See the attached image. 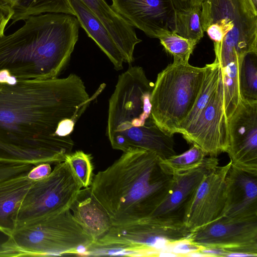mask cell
I'll list each match as a JSON object with an SVG mask.
<instances>
[{"mask_svg": "<svg viewBox=\"0 0 257 257\" xmlns=\"http://www.w3.org/2000/svg\"><path fill=\"white\" fill-rule=\"evenodd\" d=\"M173 174L156 154L135 149L92 179L90 188L112 225L149 218L170 192Z\"/></svg>", "mask_w": 257, "mask_h": 257, "instance_id": "obj_2", "label": "cell"}, {"mask_svg": "<svg viewBox=\"0 0 257 257\" xmlns=\"http://www.w3.org/2000/svg\"><path fill=\"white\" fill-rule=\"evenodd\" d=\"M34 166L28 164H0V182L27 174Z\"/></svg>", "mask_w": 257, "mask_h": 257, "instance_id": "obj_29", "label": "cell"}, {"mask_svg": "<svg viewBox=\"0 0 257 257\" xmlns=\"http://www.w3.org/2000/svg\"><path fill=\"white\" fill-rule=\"evenodd\" d=\"M217 59L221 67L224 105L228 119L232 116L241 100L239 85V69L243 59L235 56Z\"/></svg>", "mask_w": 257, "mask_h": 257, "instance_id": "obj_22", "label": "cell"}, {"mask_svg": "<svg viewBox=\"0 0 257 257\" xmlns=\"http://www.w3.org/2000/svg\"><path fill=\"white\" fill-rule=\"evenodd\" d=\"M231 165L257 174V100L241 99L228 120Z\"/></svg>", "mask_w": 257, "mask_h": 257, "instance_id": "obj_13", "label": "cell"}, {"mask_svg": "<svg viewBox=\"0 0 257 257\" xmlns=\"http://www.w3.org/2000/svg\"><path fill=\"white\" fill-rule=\"evenodd\" d=\"M82 188L66 162L57 163L48 176L30 186L19 208L16 228L69 209Z\"/></svg>", "mask_w": 257, "mask_h": 257, "instance_id": "obj_9", "label": "cell"}, {"mask_svg": "<svg viewBox=\"0 0 257 257\" xmlns=\"http://www.w3.org/2000/svg\"><path fill=\"white\" fill-rule=\"evenodd\" d=\"M206 156L200 147L196 144H192V146L183 153L162 160V162L174 174L190 171L199 167L204 161Z\"/></svg>", "mask_w": 257, "mask_h": 257, "instance_id": "obj_27", "label": "cell"}, {"mask_svg": "<svg viewBox=\"0 0 257 257\" xmlns=\"http://www.w3.org/2000/svg\"><path fill=\"white\" fill-rule=\"evenodd\" d=\"M24 21L15 32L0 37V71L19 80L57 78L78 41L77 19L46 13Z\"/></svg>", "mask_w": 257, "mask_h": 257, "instance_id": "obj_3", "label": "cell"}, {"mask_svg": "<svg viewBox=\"0 0 257 257\" xmlns=\"http://www.w3.org/2000/svg\"><path fill=\"white\" fill-rule=\"evenodd\" d=\"M190 4L193 6H200L201 5V3L202 0H189Z\"/></svg>", "mask_w": 257, "mask_h": 257, "instance_id": "obj_33", "label": "cell"}, {"mask_svg": "<svg viewBox=\"0 0 257 257\" xmlns=\"http://www.w3.org/2000/svg\"><path fill=\"white\" fill-rule=\"evenodd\" d=\"M186 226L171 227L149 218L127 224L112 225L87 249L85 256L121 255L158 256L172 243L188 238Z\"/></svg>", "mask_w": 257, "mask_h": 257, "instance_id": "obj_8", "label": "cell"}, {"mask_svg": "<svg viewBox=\"0 0 257 257\" xmlns=\"http://www.w3.org/2000/svg\"><path fill=\"white\" fill-rule=\"evenodd\" d=\"M157 38L165 51L173 57V60L189 62L191 55L197 44L184 38L169 29H163L157 34Z\"/></svg>", "mask_w": 257, "mask_h": 257, "instance_id": "obj_25", "label": "cell"}, {"mask_svg": "<svg viewBox=\"0 0 257 257\" xmlns=\"http://www.w3.org/2000/svg\"><path fill=\"white\" fill-rule=\"evenodd\" d=\"M100 93L90 96L75 74L0 83V164L64 161L76 123Z\"/></svg>", "mask_w": 257, "mask_h": 257, "instance_id": "obj_1", "label": "cell"}, {"mask_svg": "<svg viewBox=\"0 0 257 257\" xmlns=\"http://www.w3.org/2000/svg\"><path fill=\"white\" fill-rule=\"evenodd\" d=\"M94 242L70 209L17 227L0 246V256H85Z\"/></svg>", "mask_w": 257, "mask_h": 257, "instance_id": "obj_5", "label": "cell"}, {"mask_svg": "<svg viewBox=\"0 0 257 257\" xmlns=\"http://www.w3.org/2000/svg\"><path fill=\"white\" fill-rule=\"evenodd\" d=\"M239 85L241 99L257 100V53L243 57L239 69Z\"/></svg>", "mask_w": 257, "mask_h": 257, "instance_id": "obj_26", "label": "cell"}, {"mask_svg": "<svg viewBox=\"0 0 257 257\" xmlns=\"http://www.w3.org/2000/svg\"><path fill=\"white\" fill-rule=\"evenodd\" d=\"M12 14L0 5V37L5 35L6 27L12 17Z\"/></svg>", "mask_w": 257, "mask_h": 257, "instance_id": "obj_32", "label": "cell"}, {"mask_svg": "<svg viewBox=\"0 0 257 257\" xmlns=\"http://www.w3.org/2000/svg\"><path fill=\"white\" fill-rule=\"evenodd\" d=\"M0 5L12 13V24L46 13L75 16L68 0H0Z\"/></svg>", "mask_w": 257, "mask_h": 257, "instance_id": "obj_21", "label": "cell"}, {"mask_svg": "<svg viewBox=\"0 0 257 257\" xmlns=\"http://www.w3.org/2000/svg\"><path fill=\"white\" fill-rule=\"evenodd\" d=\"M174 6V16L171 31L198 44L204 32L201 23V7L190 3Z\"/></svg>", "mask_w": 257, "mask_h": 257, "instance_id": "obj_23", "label": "cell"}, {"mask_svg": "<svg viewBox=\"0 0 257 257\" xmlns=\"http://www.w3.org/2000/svg\"><path fill=\"white\" fill-rule=\"evenodd\" d=\"M221 216L238 221H257V174L231 165Z\"/></svg>", "mask_w": 257, "mask_h": 257, "instance_id": "obj_16", "label": "cell"}, {"mask_svg": "<svg viewBox=\"0 0 257 257\" xmlns=\"http://www.w3.org/2000/svg\"><path fill=\"white\" fill-rule=\"evenodd\" d=\"M68 1L80 26L108 57L114 68L122 69V56L101 21L81 0Z\"/></svg>", "mask_w": 257, "mask_h": 257, "instance_id": "obj_19", "label": "cell"}, {"mask_svg": "<svg viewBox=\"0 0 257 257\" xmlns=\"http://www.w3.org/2000/svg\"><path fill=\"white\" fill-rule=\"evenodd\" d=\"M111 9L133 27L147 36L157 38L163 29L172 30L174 6L173 0H111Z\"/></svg>", "mask_w": 257, "mask_h": 257, "instance_id": "obj_15", "label": "cell"}, {"mask_svg": "<svg viewBox=\"0 0 257 257\" xmlns=\"http://www.w3.org/2000/svg\"><path fill=\"white\" fill-rule=\"evenodd\" d=\"M203 247L191 242L188 238L172 243L165 251H170L177 256H187L191 253L201 250Z\"/></svg>", "mask_w": 257, "mask_h": 257, "instance_id": "obj_30", "label": "cell"}, {"mask_svg": "<svg viewBox=\"0 0 257 257\" xmlns=\"http://www.w3.org/2000/svg\"><path fill=\"white\" fill-rule=\"evenodd\" d=\"M253 3L254 4L255 6H256L257 5V0H252Z\"/></svg>", "mask_w": 257, "mask_h": 257, "instance_id": "obj_34", "label": "cell"}, {"mask_svg": "<svg viewBox=\"0 0 257 257\" xmlns=\"http://www.w3.org/2000/svg\"><path fill=\"white\" fill-rule=\"evenodd\" d=\"M69 209L94 241L104 235L112 225L106 211L92 194L90 187L80 190Z\"/></svg>", "mask_w": 257, "mask_h": 257, "instance_id": "obj_18", "label": "cell"}, {"mask_svg": "<svg viewBox=\"0 0 257 257\" xmlns=\"http://www.w3.org/2000/svg\"><path fill=\"white\" fill-rule=\"evenodd\" d=\"M153 86L140 66H130L119 76L109 100L106 135L114 149H143L165 160L176 155L175 143L152 121Z\"/></svg>", "mask_w": 257, "mask_h": 257, "instance_id": "obj_4", "label": "cell"}, {"mask_svg": "<svg viewBox=\"0 0 257 257\" xmlns=\"http://www.w3.org/2000/svg\"><path fill=\"white\" fill-rule=\"evenodd\" d=\"M231 165L230 161L218 165L200 183L185 223L191 231L221 217L225 202L226 177Z\"/></svg>", "mask_w": 257, "mask_h": 257, "instance_id": "obj_14", "label": "cell"}, {"mask_svg": "<svg viewBox=\"0 0 257 257\" xmlns=\"http://www.w3.org/2000/svg\"><path fill=\"white\" fill-rule=\"evenodd\" d=\"M201 8L202 28L213 41L216 57L257 53V7L252 0H202Z\"/></svg>", "mask_w": 257, "mask_h": 257, "instance_id": "obj_6", "label": "cell"}, {"mask_svg": "<svg viewBox=\"0 0 257 257\" xmlns=\"http://www.w3.org/2000/svg\"><path fill=\"white\" fill-rule=\"evenodd\" d=\"M101 21L120 51L124 62L131 64L137 44L142 42L134 27L113 10L105 0H81Z\"/></svg>", "mask_w": 257, "mask_h": 257, "instance_id": "obj_17", "label": "cell"}, {"mask_svg": "<svg viewBox=\"0 0 257 257\" xmlns=\"http://www.w3.org/2000/svg\"><path fill=\"white\" fill-rule=\"evenodd\" d=\"M188 238L203 248L244 256H257V221H238L221 216L191 231Z\"/></svg>", "mask_w": 257, "mask_h": 257, "instance_id": "obj_10", "label": "cell"}, {"mask_svg": "<svg viewBox=\"0 0 257 257\" xmlns=\"http://www.w3.org/2000/svg\"><path fill=\"white\" fill-rule=\"evenodd\" d=\"M218 165L216 157H205L199 167L173 174L171 189L159 206L147 218L163 225L185 226L187 214L197 188L204 176Z\"/></svg>", "mask_w": 257, "mask_h": 257, "instance_id": "obj_12", "label": "cell"}, {"mask_svg": "<svg viewBox=\"0 0 257 257\" xmlns=\"http://www.w3.org/2000/svg\"><path fill=\"white\" fill-rule=\"evenodd\" d=\"M205 67L173 60L157 75L151 95V118L164 132L178 133L200 91Z\"/></svg>", "mask_w": 257, "mask_h": 257, "instance_id": "obj_7", "label": "cell"}, {"mask_svg": "<svg viewBox=\"0 0 257 257\" xmlns=\"http://www.w3.org/2000/svg\"><path fill=\"white\" fill-rule=\"evenodd\" d=\"M203 82L193 107L180 124L178 133L182 134L197 118L202 110L208 103L217 86L221 74L220 64L217 59L206 64Z\"/></svg>", "mask_w": 257, "mask_h": 257, "instance_id": "obj_24", "label": "cell"}, {"mask_svg": "<svg viewBox=\"0 0 257 257\" xmlns=\"http://www.w3.org/2000/svg\"><path fill=\"white\" fill-rule=\"evenodd\" d=\"M64 161L69 165L82 187L90 186L93 179V166L90 154L82 151H76L66 155Z\"/></svg>", "mask_w": 257, "mask_h": 257, "instance_id": "obj_28", "label": "cell"}, {"mask_svg": "<svg viewBox=\"0 0 257 257\" xmlns=\"http://www.w3.org/2000/svg\"><path fill=\"white\" fill-rule=\"evenodd\" d=\"M27 174L0 182V232L8 236L16 228L19 208L34 182Z\"/></svg>", "mask_w": 257, "mask_h": 257, "instance_id": "obj_20", "label": "cell"}, {"mask_svg": "<svg viewBox=\"0 0 257 257\" xmlns=\"http://www.w3.org/2000/svg\"><path fill=\"white\" fill-rule=\"evenodd\" d=\"M52 169L50 163H44L35 165L27 174V177L33 181L43 179L48 176Z\"/></svg>", "mask_w": 257, "mask_h": 257, "instance_id": "obj_31", "label": "cell"}, {"mask_svg": "<svg viewBox=\"0 0 257 257\" xmlns=\"http://www.w3.org/2000/svg\"><path fill=\"white\" fill-rule=\"evenodd\" d=\"M181 134L188 143L197 145L206 155L216 157L226 152L229 146L228 120L224 109L221 71L216 89L208 103Z\"/></svg>", "mask_w": 257, "mask_h": 257, "instance_id": "obj_11", "label": "cell"}, {"mask_svg": "<svg viewBox=\"0 0 257 257\" xmlns=\"http://www.w3.org/2000/svg\"><path fill=\"white\" fill-rule=\"evenodd\" d=\"M181 1H186V0H181Z\"/></svg>", "mask_w": 257, "mask_h": 257, "instance_id": "obj_35", "label": "cell"}]
</instances>
